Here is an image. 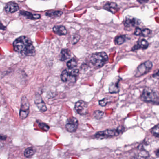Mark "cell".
Masks as SVG:
<instances>
[{"instance_id":"6da1fadb","label":"cell","mask_w":159,"mask_h":159,"mask_svg":"<svg viewBox=\"0 0 159 159\" xmlns=\"http://www.w3.org/2000/svg\"><path fill=\"white\" fill-rule=\"evenodd\" d=\"M14 49L16 52L26 56H33L36 54L35 48L27 37L22 36L14 41Z\"/></svg>"},{"instance_id":"7a4b0ae2","label":"cell","mask_w":159,"mask_h":159,"mask_svg":"<svg viewBox=\"0 0 159 159\" xmlns=\"http://www.w3.org/2000/svg\"><path fill=\"white\" fill-rule=\"evenodd\" d=\"M108 56L105 52L95 53L90 58V62L96 68H101L107 63Z\"/></svg>"},{"instance_id":"3957f363","label":"cell","mask_w":159,"mask_h":159,"mask_svg":"<svg viewBox=\"0 0 159 159\" xmlns=\"http://www.w3.org/2000/svg\"><path fill=\"white\" fill-rule=\"evenodd\" d=\"M124 130L125 128L123 126H119L116 129H107L103 131L97 132L95 134L94 137L98 140H103L107 138L118 136Z\"/></svg>"},{"instance_id":"277c9868","label":"cell","mask_w":159,"mask_h":159,"mask_svg":"<svg viewBox=\"0 0 159 159\" xmlns=\"http://www.w3.org/2000/svg\"><path fill=\"white\" fill-rule=\"evenodd\" d=\"M140 99L143 101L147 103H152L159 104V97L156 92L150 88H146L144 89L140 96Z\"/></svg>"},{"instance_id":"5b68a950","label":"cell","mask_w":159,"mask_h":159,"mask_svg":"<svg viewBox=\"0 0 159 159\" xmlns=\"http://www.w3.org/2000/svg\"><path fill=\"white\" fill-rule=\"evenodd\" d=\"M153 66V65L151 61L149 60L145 61V62L141 63L138 67L136 72H135V77L139 78L147 74L151 71Z\"/></svg>"},{"instance_id":"8992f818","label":"cell","mask_w":159,"mask_h":159,"mask_svg":"<svg viewBox=\"0 0 159 159\" xmlns=\"http://www.w3.org/2000/svg\"><path fill=\"white\" fill-rule=\"evenodd\" d=\"M30 103L26 96L23 97L21 102L19 116L21 119L24 120L28 117L30 113Z\"/></svg>"},{"instance_id":"52a82bcc","label":"cell","mask_w":159,"mask_h":159,"mask_svg":"<svg viewBox=\"0 0 159 159\" xmlns=\"http://www.w3.org/2000/svg\"><path fill=\"white\" fill-rule=\"evenodd\" d=\"M74 109L80 115H86L88 112V104L84 101H78L75 104Z\"/></svg>"},{"instance_id":"ba28073f","label":"cell","mask_w":159,"mask_h":159,"mask_svg":"<svg viewBox=\"0 0 159 159\" xmlns=\"http://www.w3.org/2000/svg\"><path fill=\"white\" fill-rule=\"evenodd\" d=\"M78 121L76 118H70L67 120L65 125V128L68 132L70 133H74L77 131L78 127Z\"/></svg>"},{"instance_id":"9c48e42d","label":"cell","mask_w":159,"mask_h":159,"mask_svg":"<svg viewBox=\"0 0 159 159\" xmlns=\"http://www.w3.org/2000/svg\"><path fill=\"white\" fill-rule=\"evenodd\" d=\"M122 78L120 77L116 78L111 83L109 87V92L110 93H117L120 91V82Z\"/></svg>"},{"instance_id":"30bf717a","label":"cell","mask_w":159,"mask_h":159,"mask_svg":"<svg viewBox=\"0 0 159 159\" xmlns=\"http://www.w3.org/2000/svg\"><path fill=\"white\" fill-rule=\"evenodd\" d=\"M35 103L39 110L42 112H45L47 110V107L42 97L39 94L36 95L35 97Z\"/></svg>"},{"instance_id":"8fae6325","label":"cell","mask_w":159,"mask_h":159,"mask_svg":"<svg viewBox=\"0 0 159 159\" xmlns=\"http://www.w3.org/2000/svg\"><path fill=\"white\" fill-rule=\"evenodd\" d=\"M149 46V43L145 39H142L140 41L138 42L137 44H136L132 48V51H135L138 50L142 49H146L148 48Z\"/></svg>"},{"instance_id":"7c38bea8","label":"cell","mask_w":159,"mask_h":159,"mask_svg":"<svg viewBox=\"0 0 159 159\" xmlns=\"http://www.w3.org/2000/svg\"><path fill=\"white\" fill-rule=\"evenodd\" d=\"M19 7L17 4L14 2H10L6 4L5 7V10L8 13H13L18 11Z\"/></svg>"},{"instance_id":"4fadbf2b","label":"cell","mask_w":159,"mask_h":159,"mask_svg":"<svg viewBox=\"0 0 159 159\" xmlns=\"http://www.w3.org/2000/svg\"><path fill=\"white\" fill-rule=\"evenodd\" d=\"M104 8L112 13L114 14L118 10V6L116 3L108 2L104 6Z\"/></svg>"},{"instance_id":"5bb4252c","label":"cell","mask_w":159,"mask_h":159,"mask_svg":"<svg viewBox=\"0 0 159 159\" xmlns=\"http://www.w3.org/2000/svg\"><path fill=\"white\" fill-rule=\"evenodd\" d=\"M125 27L132 28L136 26L138 24L137 20L134 17H127L124 23Z\"/></svg>"},{"instance_id":"9a60e30c","label":"cell","mask_w":159,"mask_h":159,"mask_svg":"<svg viewBox=\"0 0 159 159\" xmlns=\"http://www.w3.org/2000/svg\"><path fill=\"white\" fill-rule=\"evenodd\" d=\"M53 31L59 36H65L67 34V30L63 26H55L53 28Z\"/></svg>"},{"instance_id":"2e32d148","label":"cell","mask_w":159,"mask_h":159,"mask_svg":"<svg viewBox=\"0 0 159 159\" xmlns=\"http://www.w3.org/2000/svg\"><path fill=\"white\" fill-rule=\"evenodd\" d=\"M20 14L22 16H24L27 18L30 19L36 20L39 19L41 18V16L39 14H33L30 12L28 11H21L20 12Z\"/></svg>"},{"instance_id":"e0dca14e","label":"cell","mask_w":159,"mask_h":159,"mask_svg":"<svg viewBox=\"0 0 159 159\" xmlns=\"http://www.w3.org/2000/svg\"><path fill=\"white\" fill-rule=\"evenodd\" d=\"M71 56V52L68 49H63L61 52V61H65L69 59Z\"/></svg>"},{"instance_id":"ac0fdd59","label":"cell","mask_w":159,"mask_h":159,"mask_svg":"<svg viewBox=\"0 0 159 159\" xmlns=\"http://www.w3.org/2000/svg\"><path fill=\"white\" fill-rule=\"evenodd\" d=\"M36 152V149L35 147H30L27 148L24 151V155L25 157L30 158L35 154Z\"/></svg>"},{"instance_id":"d6986e66","label":"cell","mask_w":159,"mask_h":159,"mask_svg":"<svg viewBox=\"0 0 159 159\" xmlns=\"http://www.w3.org/2000/svg\"><path fill=\"white\" fill-rule=\"evenodd\" d=\"M79 71L78 69H75L69 72V78L72 81L76 82L77 77L79 75Z\"/></svg>"},{"instance_id":"ffe728a7","label":"cell","mask_w":159,"mask_h":159,"mask_svg":"<svg viewBox=\"0 0 159 159\" xmlns=\"http://www.w3.org/2000/svg\"><path fill=\"white\" fill-rule=\"evenodd\" d=\"M78 63L75 59L72 58L67 63V66L69 69H73L77 67Z\"/></svg>"},{"instance_id":"44dd1931","label":"cell","mask_w":159,"mask_h":159,"mask_svg":"<svg viewBox=\"0 0 159 159\" xmlns=\"http://www.w3.org/2000/svg\"><path fill=\"white\" fill-rule=\"evenodd\" d=\"M63 14L62 11H49L47 12L46 15L48 17H60Z\"/></svg>"},{"instance_id":"7402d4cb","label":"cell","mask_w":159,"mask_h":159,"mask_svg":"<svg viewBox=\"0 0 159 159\" xmlns=\"http://www.w3.org/2000/svg\"><path fill=\"white\" fill-rule=\"evenodd\" d=\"M125 41H126V36L124 35L118 36L116 37L115 39V43L116 44H118V45H121L124 43Z\"/></svg>"},{"instance_id":"603a6c76","label":"cell","mask_w":159,"mask_h":159,"mask_svg":"<svg viewBox=\"0 0 159 159\" xmlns=\"http://www.w3.org/2000/svg\"><path fill=\"white\" fill-rule=\"evenodd\" d=\"M69 72L65 69L63 71L61 74V79L63 82H66L69 79Z\"/></svg>"},{"instance_id":"cb8c5ba5","label":"cell","mask_w":159,"mask_h":159,"mask_svg":"<svg viewBox=\"0 0 159 159\" xmlns=\"http://www.w3.org/2000/svg\"><path fill=\"white\" fill-rule=\"evenodd\" d=\"M104 114V113H103V112L97 110V111H95L93 113V117L97 120H100L103 118Z\"/></svg>"},{"instance_id":"d4e9b609","label":"cell","mask_w":159,"mask_h":159,"mask_svg":"<svg viewBox=\"0 0 159 159\" xmlns=\"http://www.w3.org/2000/svg\"><path fill=\"white\" fill-rule=\"evenodd\" d=\"M159 124H157L156 126H154L153 128L151 129V132L153 135L154 137L156 138H158L159 136Z\"/></svg>"},{"instance_id":"484cf974","label":"cell","mask_w":159,"mask_h":159,"mask_svg":"<svg viewBox=\"0 0 159 159\" xmlns=\"http://www.w3.org/2000/svg\"><path fill=\"white\" fill-rule=\"evenodd\" d=\"M139 157L138 158H147L149 156V154L147 151L146 150H142L140 152L138 155Z\"/></svg>"},{"instance_id":"4316f807","label":"cell","mask_w":159,"mask_h":159,"mask_svg":"<svg viewBox=\"0 0 159 159\" xmlns=\"http://www.w3.org/2000/svg\"><path fill=\"white\" fill-rule=\"evenodd\" d=\"M39 126L40 128L45 131H48L49 130L50 127L48 125L43 122H39Z\"/></svg>"},{"instance_id":"83f0119b","label":"cell","mask_w":159,"mask_h":159,"mask_svg":"<svg viewBox=\"0 0 159 159\" xmlns=\"http://www.w3.org/2000/svg\"><path fill=\"white\" fill-rule=\"evenodd\" d=\"M152 33V31L148 29H143L141 32V35L143 36L146 37L148 36L149 35H150Z\"/></svg>"},{"instance_id":"f1b7e54d","label":"cell","mask_w":159,"mask_h":159,"mask_svg":"<svg viewBox=\"0 0 159 159\" xmlns=\"http://www.w3.org/2000/svg\"><path fill=\"white\" fill-rule=\"evenodd\" d=\"M99 105L101 107H104L107 105L108 103H109V99L107 98H105L104 99H102L98 101Z\"/></svg>"},{"instance_id":"f546056e","label":"cell","mask_w":159,"mask_h":159,"mask_svg":"<svg viewBox=\"0 0 159 159\" xmlns=\"http://www.w3.org/2000/svg\"><path fill=\"white\" fill-rule=\"evenodd\" d=\"M80 39V36L78 35H74L72 39V43L73 44H76L78 43Z\"/></svg>"},{"instance_id":"4dcf8cb0","label":"cell","mask_w":159,"mask_h":159,"mask_svg":"<svg viewBox=\"0 0 159 159\" xmlns=\"http://www.w3.org/2000/svg\"><path fill=\"white\" fill-rule=\"evenodd\" d=\"M141 32L142 30L139 28L137 27L135 29V31H134V35L135 36H140L141 35Z\"/></svg>"},{"instance_id":"1f68e13d","label":"cell","mask_w":159,"mask_h":159,"mask_svg":"<svg viewBox=\"0 0 159 159\" xmlns=\"http://www.w3.org/2000/svg\"><path fill=\"white\" fill-rule=\"evenodd\" d=\"M138 2H139L140 3L143 4L147 3L149 0H137Z\"/></svg>"},{"instance_id":"d6a6232c","label":"cell","mask_w":159,"mask_h":159,"mask_svg":"<svg viewBox=\"0 0 159 159\" xmlns=\"http://www.w3.org/2000/svg\"><path fill=\"white\" fill-rule=\"evenodd\" d=\"M153 77L154 78H158V77H159V70H157V71L156 72V73H154L153 75Z\"/></svg>"},{"instance_id":"836d02e7","label":"cell","mask_w":159,"mask_h":159,"mask_svg":"<svg viewBox=\"0 0 159 159\" xmlns=\"http://www.w3.org/2000/svg\"><path fill=\"white\" fill-rule=\"evenodd\" d=\"M5 29H6V27L1 23V22H0V30H5Z\"/></svg>"},{"instance_id":"e575fe53","label":"cell","mask_w":159,"mask_h":159,"mask_svg":"<svg viewBox=\"0 0 159 159\" xmlns=\"http://www.w3.org/2000/svg\"><path fill=\"white\" fill-rule=\"evenodd\" d=\"M6 138H7V137L0 135V140H6Z\"/></svg>"},{"instance_id":"d590c367","label":"cell","mask_w":159,"mask_h":159,"mask_svg":"<svg viewBox=\"0 0 159 159\" xmlns=\"http://www.w3.org/2000/svg\"><path fill=\"white\" fill-rule=\"evenodd\" d=\"M156 155L158 157L159 156V149H157L156 151L155 152Z\"/></svg>"},{"instance_id":"8d00e7d4","label":"cell","mask_w":159,"mask_h":159,"mask_svg":"<svg viewBox=\"0 0 159 159\" xmlns=\"http://www.w3.org/2000/svg\"><path fill=\"white\" fill-rule=\"evenodd\" d=\"M43 1H49V0H43Z\"/></svg>"}]
</instances>
